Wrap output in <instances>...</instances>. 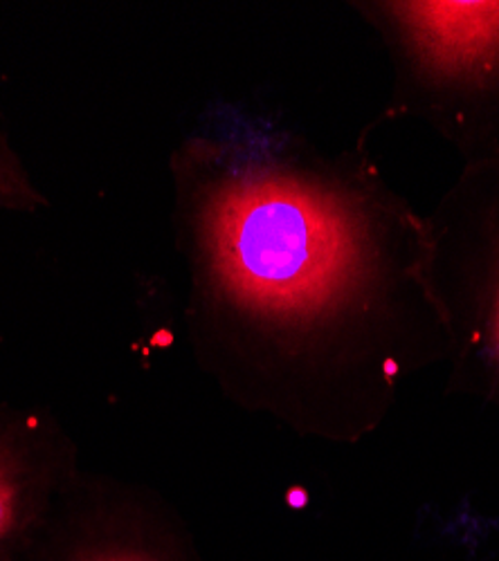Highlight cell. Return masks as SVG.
<instances>
[{
  "label": "cell",
  "mask_w": 499,
  "mask_h": 561,
  "mask_svg": "<svg viewBox=\"0 0 499 561\" xmlns=\"http://www.w3.org/2000/svg\"><path fill=\"white\" fill-rule=\"evenodd\" d=\"M173 241L196 353L237 400L349 436L396 348L447 337L428 227L365 135L322 151L277 115L214 104L169 156Z\"/></svg>",
  "instance_id": "cell-1"
},
{
  "label": "cell",
  "mask_w": 499,
  "mask_h": 561,
  "mask_svg": "<svg viewBox=\"0 0 499 561\" xmlns=\"http://www.w3.org/2000/svg\"><path fill=\"white\" fill-rule=\"evenodd\" d=\"M426 227L428 280L445 333L486 359L499 385V162L464 167Z\"/></svg>",
  "instance_id": "cell-2"
},
{
  "label": "cell",
  "mask_w": 499,
  "mask_h": 561,
  "mask_svg": "<svg viewBox=\"0 0 499 561\" xmlns=\"http://www.w3.org/2000/svg\"><path fill=\"white\" fill-rule=\"evenodd\" d=\"M180 546L158 494L81 470L21 561H185Z\"/></svg>",
  "instance_id": "cell-3"
},
{
  "label": "cell",
  "mask_w": 499,
  "mask_h": 561,
  "mask_svg": "<svg viewBox=\"0 0 499 561\" xmlns=\"http://www.w3.org/2000/svg\"><path fill=\"white\" fill-rule=\"evenodd\" d=\"M79 447L43 404L0 402V561H21L68 485Z\"/></svg>",
  "instance_id": "cell-4"
},
{
  "label": "cell",
  "mask_w": 499,
  "mask_h": 561,
  "mask_svg": "<svg viewBox=\"0 0 499 561\" xmlns=\"http://www.w3.org/2000/svg\"><path fill=\"white\" fill-rule=\"evenodd\" d=\"M50 207L27 164L12 145L10 128L0 113V214H38Z\"/></svg>",
  "instance_id": "cell-5"
}]
</instances>
